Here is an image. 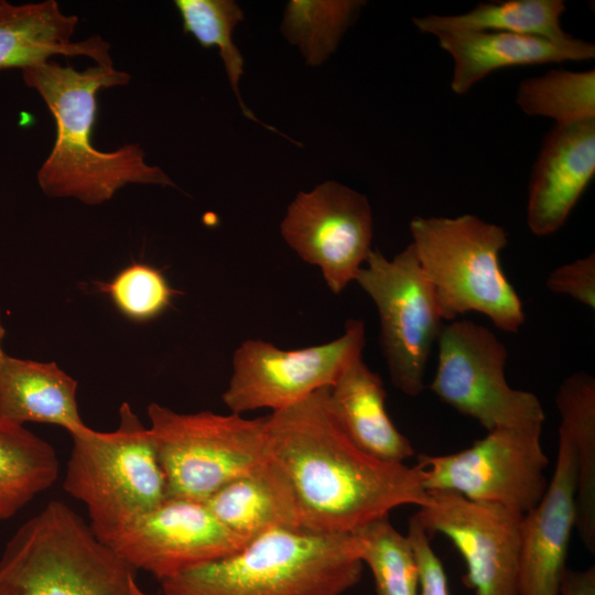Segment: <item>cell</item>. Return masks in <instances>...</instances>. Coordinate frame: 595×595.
Returning <instances> with one entry per match:
<instances>
[{
  "label": "cell",
  "instance_id": "6da1fadb",
  "mask_svg": "<svg viewBox=\"0 0 595 595\" xmlns=\"http://www.w3.org/2000/svg\"><path fill=\"white\" fill-rule=\"evenodd\" d=\"M328 388L268 415L270 457L290 480L301 529L353 533L400 506H425L419 468L359 448L334 418Z\"/></svg>",
  "mask_w": 595,
  "mask_h": 595
},
{
  "label": "cell",
  "instance_id": "7a4b0ae2",
  "mask_svg": "<svg viewBox=\"0 0 595 595\" xmlns=\"http://www.w3.org/2000/svg\"><path fill=\"white\" fill-rule=\"evenodd\" d=\"M22 78L41 96L56 127L55 142L36 176L45 195L99 205L127 184L175 186L160 166L147 163L139 144L104 152L91 141L98 91L127 85L130 74L99 65L79 72L48 61L22 69Z\"/></svg>",
  "mask_w": 595,
  "mask_h": 595
},
{
  "label": "cell",
  "instance_id": "3957f363",
  "mask_svg": "<svg viewBox=\"0 0 595 595\" xmlns=\"http://www.w3.org/2000/svg\"><path fill=\"white\" fill-rule=\"evenodd\" d=\"M363 571L351 533L279 528L160 582L162 595H343Z\"/></svg>",
  "mask_w": 595,
  "mask_h": 595
},
{
  "label": "cell",
  "instance_id": "277c9868",
  "mask_svg": "<svg viewBox=\"0 0 595 595\" xmlns=\"http://www.w3.org/2000/svg\"><path fill=\"white\" fill-rule=\"evenodd\" d=\"M0 595L162 594L144 592L136 569L67 505L54 500L7 543L0 558Z\"/></svg>",
  "mask_w": 595,
  "mask_h": 595
},
{
  "label": "cell",
  "instance_id": "5b68a950",
  "mask_svg": "<svg viewBox=\"0 0 595 595\" xmlns=\"http://www.w3.org/2000/svg\"><path fill=\"white\" fill-rule=\"evenodd\" d=\"M410 231L444 321L477 312L506 333L519 332L526 316L500 264V252L508 244L504 227L470 214L415 216Z\"/></svg>",
  "mask_w": 595,
  "mask_h": 595
},
{
  "label": "cell",
  "instance_id": "8992f818",
  "mask_svg": "<svg viewBox=\"0 0 595 595\" xmlns=\"http://www.w3.org/2000/svg\"><path fill=\"white\" fill-rule=\"evenodd\" d=\"M71 436L63 488L86 506L89 527L101 542L167 499L150 429L129 403L121 404L115 431L86 426Z\"/></svg>",
  "mask_w": 595,
  "mask_h": 595
},
{
  "label": "cell",
  "instance_id": "52a82bcc",
  "mask_svg": "<svg viewBox=\"0 0 595 595\" xmlns=\"http://www.w3.org/2000/svg\"><path fill=\"white\" fill-rule=\"evenodd\" d=\"M148 415L167 498L204 502L270 458L268 416L178 413L155 402Z\"/></svg>",
  "mask_w": 595,
  "mask_h": 595
},
{
  "label": "cell",
  "instance_id": "ba28073f",
  "mask_svg": "<svg viewBox=\"0 0 595 595\" xmlns=\"http://www.w3.org/2000/svg\"><path fill=\"white\" fill-rule=\"evenodd\" d=\"M355 281L377 307L380 345L392 385L407 396H419L444 320L412 244L392 259L371 249Z\"/></svg>",
  "mask_w": 595,
  "mask_h": 595
},
{
  "label": "cell",
  "instance_id": "9c48e42d",
  "mask_svg": "<svg viewBox=\"0 0 595 595\" xmlns=\"http://www.w3.org/2000/svg\"><path fill=\"white\" fill-rule=\"evenodd\" d=\"M541 432L542 424L498 428L459 452L420 454L422 485L428 493L452 491L526 515L549 483Z\"/></svg>",
  "mask_w": 595,
  "mask_h": 595
},
{
  "label": "cell",
  "instance_id": "30bf717a",
  "mask_svg": "<svg viewBox=\"0 0 595 595\" xmlns=\"http://www.w3.org/2000/svg\"><path fill=\"white\" fill-rule=\"evenodd\" d=\"M437 365L430 389L447 405L486 430L543 424L539 398L506 379L508 351L497 335L473 321H452L437 338Z\"/></svg>",
  "mask_w": 595,
  "mask_h": 595
},
{
  "label": "cell",
  "instance_id": "8fae6325",
  "mask_svg": "<svg viewBox=\"0 0 595 595\" xmlns=\"http://www.w3.org/2000/svg\"><path fill=\"white\" fill-rule=\"evenodd\" d=\"M365 324L346 322L344 333L325 344L285 350L262 339L244 340L232 356V374L221 398L231 413L278 411L331 387L343 370L363 357Z\"/></svg>",
  "mask_w": 595,
  "mask_h": 595
},
{
  "label": "cell",
  "instance_id": "7c38bea8",
  "mask_svg": "<svg viewBox=\"0 0 595 595\" xmlns=\"http://www.w3.org/2000/svg\"><path fill=\"white\" fill-rule=\"evenodd\" d=\"M285 242L320 268L327 288L342 293L371 251L372 210L366 195L336 181L299 192L280 224Z\"/></svg>",
  "mask_w": 595,
  "mask_h": 595
},
{
  "label": "cell",
  "instance_id": "4fadbf2b",
  "mask_svg": "<svg viewBox=\"0 0 595 595\" xmlns=\"http://www.w3.org/2000/svg\"><path fill=\"white\" fill-rule=\"evenodd\" d=\"M428 534H443L464 560L463 583L474 595H519L523 515L452 491H429L414 513Z\"/></svg>",
  "mask_w": 595,
  "mask_h": 595
},
{
  "label": "cell",
  "instance_id": "5bb4252c",
  "mask_svg": "<svg viewBox=\"0 0 595 595\" xmlns=\"http://www.w3.org/2000/svg\"><path fill=\"white\" fill-rule=\"evenodd\" d=\"M249 541L225 527L204 502L167 498L102 543L159 581L241 550Z\"/></svg>",
  "mask_w": 595,
  "mask_h": 595
},
{
  "label": "cell",
  "instance_id": "9a60e30c",
  "mask_svg": "<svg viewBox=\"0 0 595 595\" xmlns=\"http://www.w3.org/2000/svg\"><path fill=\"white\" fill-rule=\"evenodd\" d=\"M577 465L573 446L559 432L556 463L548 487L521 522L519 595H560L576 522Z\"/></svg>",
  "mask_w": 595,
  "mask_h": 595
},
{
  "label": "cell",
  "instance_id": "2e32d148",
  "mask_svg": "<svg viewBox=\"0 0 595 595\" xmlns=\"http://www.w3.org/2000/svg\"><path fill=\"white\" fill-rule=\"evenodd\" d=\"M595 174V120L554 126L530 178L527 224L536 236L556 232Z\"/></svg>",
  "mask_w": 595,
  "mask_h": 595
},
{
  "label": "cell",
  "instance_id": "e0dca14e",
  "mask_svg": "<svg viewBox=\"0 0 595 595\" xmlns=\"http://www.w3.org/2000/svg\"><path fill=\"white\" fill-rule=\"evenodd\" d=\"M436 37L440 47L453 58L451 88L457 95L466 94L498 69L595 57L594 43L572 36L554 41L507 32L472 31L441 33Z\"/></svg>",
  "mask_w": 595,
  "mask_h": 595
},
{
  "label": "cell",
  "instance_id": "ac0fdd59",
  "mask_svg": "<svg viewBox=\"0 0 595 595\" xmlns=\"http://www.w3.org/2000/svg\"><path fill=\"white\" fill-rule=\"evenodd\" d=\"M78 17L65 14L55 0L14 4L0 0V71L25 69L54 55L86 56L111 68L110 44L95 35L72 42Z\"/></svg>",
  "mask_w": 595,
  "mask_h": 595
},
{
  "label": "cell",
  "instance_id": "d6986e66",
  "mask_svg": "<svg viewBox=\"0 0 595 595\" xmlns=\"http://www.w3.org/2000/svg\"><path fill=\"white\" fill-rule=\"evenodd\" d=\"M386 398L380 376L363 357L343 370L327 394L334 418L359 448L387 462L404 463L414 448L390 419Z\"/></svg>",
  "mask_w": 595,
  "mask_h": 595
},
{
  "label": "cell",
  "instance_id": "ffe728a7",
  "mask_svg": "<svg viewBox=\"0 0 595 595\" xmlns=\"http://www.w3.org/2000/svg\"><path fill=\"white\" fill-rule=\"evenodd\" d=\"M77 381L55 363L6 355L0 368V419L23 425L50 423L71 435L87 425L79 415Z\"/></svg>",
  "mask_w": 595,
  "mask_h": 595
},
{
  "label": "cell",
  "instance_id": "44dd1931",
  "mask_svg": "<svg viewBox=\"0 0 595 595\" xmlns=\"http://www.w3.org/2000/svg\"><path fill=\"white\" fill-rule=\"evenodd\" d=\"M204 504L225 527L247 541L273 529L302 530L293 488L271 457L220 487Z\"/></svg>",
  "mask_w": 595,
  "mask_h": 595
},
{
  "label": "cell",
  "instance_id": "7402d4cb",
  "mask_svg": "<svg viewBox=\"0 0 595 595\" xmlns=\"http://www.w3.org/2000/svg\"><path fill=\"white\" fill-rule=\"evenodd\" d=\"M559 432L571 442L577 465L576 522L583 545L595 553V378L577 371L564 379L555 396Z\"/></svg>",
  "mask_w": 595,
  "mask_h": 595
},
{
  "label": "cell",
  "instance_id": "603a6c76",
  "mask_svg": "<svg viewBox=\"0 0 595 595\" xmlns=\"http://www.w3.org/2000/svg\"><path fill=\"white\" fill-rule=\"evenodd\" d=\"M566 10L563 0H506L478 3L458 14H428L413 18L422 33L491 31L540 36L561 41L570 37L561 26Z\"/></svg>",
  "mask_w": 595,
  "mask_h": 595
},
{
  "label": "cell",
  "instance_id": "cb8c5ba5",
  "mask_svg": "<svg viewBox=\"0 0 595 595\" xmlns=\"http://www.w3.org/2000/svg\"><path fill=\"white\" fill-rule=\"evenodd\" d=\"M58 470V457L50 443L23 425L0 419V520L51 487Z\"/></svg>",
  "mask_w": 595,
  "mask_h": 595
},
{
  "label": "cell",
  "instance_id": "d4e9b609",
  "mask_svg": "<svg viewBox=\"0 0 595 595\" xmlns=\"http://www.w3.org/2000/svg\"><path fill=\"white\" fill-rule=\"evenodd\" d=\"M516 102L526 115L551 118L555 126L595 120V71L551 69L527 78Z\"/></svg>",
  "mask_w": 595,
  "mask_h": 595
},
{
  "label": "cell",
  "instance_id": "484cf974",
  "mask_svg": "<svg viewBox=\"0 0 595 595\" xmlns=\"http://www.w3.org/2000/svg\"><path fill=\"white\" fill-rule=\"evenodd\" d=\"M365 3L360 0H291L280 29L285 39L299 47L307 65L318 66L335 52Z\"/></svg>",
  "mask_w": 595,
  "mask_h": 595
},
{
  "label": "cell",
  "instance_id": "4316f807",
  "mask_svg": "<svg viewBox=\"0 0 595 595\" xmlns=\"http://www.w3.org/2000/svg\"><path fill=\"white\" fill-rule=\"evenodd\" d=\"M183 31L196 39L204 48L216 46L223 60L230 86L241 111L249 119L277 133V129L258 120L239 94V79L244 73V57L234 44L232 32L244 20V11L232 0H175Z\"/></svg>",
  "mask_w": 595,
  "mask_h": 595
},
{
  "label": "cell",
  "instance_id": "83f0119b",
  "mask_svg": "<svg viewBox=\"0 0 595 595\" xmlns=\"http://www.w3.org/2000/svg\"><path fill=\"white\" fill-rule=\"evenodd\" d=\"M374 576L377 595H419V570L407 536L377 519L351 533Z\"/></svg>",
  "mask_w": 595,
  "mask_h": 595
},
{
  "label": "cell",
  "instance_id": "f1b7e54d",
  "mask_svg": "<svg viewBox=\"0 0 595 595\" xmlns=\"http://www.w3.org/2000/svg\"><path fill=\"white\" fill-rule=\"evenodd\" d=\"M101 290L125 316L138 322L162 314L175 295L163 273L144 263L126 267Z\"/></svg>",
  "mask_w": 595,
  "mask_h": 595
},
{
  "label": "cell",
  "instance_id": "f546056e",
  "mask_svg": "<svg viewBox=\"0 0 595 595\" xmlns=\"http://www.w3.org/2000/svg\"><path fill=\"white\" fill-rule=\"evenodd\" d=\"M407 538L419 570V595H451L447 576L431 545V538L415 516L409 520Z\"/></svg>",
  "mask_w": 595,
  "mask_h": 595
},
{
  "label": "cell",
  "instance_id": "4dcf8cb0",
  "mask_svg": "<svg viewBox=\"0 0 595 595\" xmlns=\"http://www.w3.org/2000/svg\"><path fill=\"white\" fill-rule=\"evenodd\" d=\"M553 293L566 294L589 309H595V253L554 269L547 278Z\"/></svg>",
  "mask_w": 595,
  "mask_h": 595
},
{
  "label": "cell",
  "instance_id": "1f68e13d",
  "mask_svg": "<svg viewBox=\"0 0 595 595\" xmlns=\"http://www.w3.org/2000/svg\"><path fill=\"white\" fill-rule=\"evenodd\" d=\"M560 595H595V566L585 570L566 569Z\"/></svg>",
  "mask_w": 595,
  "mask_h": 595
},
{
  "label": "cell",
  "instance_id": "d6a6232c",
  "mask_svg": "<svg viewBox=\"0 0 595 595\" xmlns=\"http://www.w3.org/2000/svg\"><path fill=\"white\" fill-rule=\"evenodd\" d=\"M4 335H6V329H4L3 325H2L1 317H0V368H1V365H2V363L4 360V357L7 355L1 348V342H2V339L4 337Z\"/></svg>",
  "mask_w": 595,
  "mask_h": 595
}]
</instances>
